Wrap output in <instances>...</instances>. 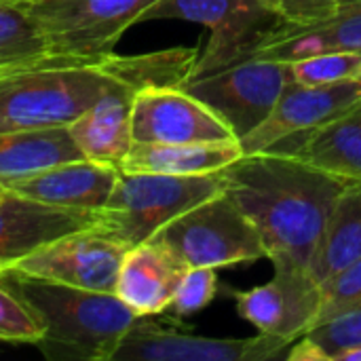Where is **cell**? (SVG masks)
I'll return each instance as SVG.
<instances>
[{"label": "cell", "instance_id": "24", "mask_svg": "<svg viewBox=\"0 0 361 361\" xmlns=\"http://www.w3.org/2000/svg\"><path fill=\"white\" fill-rule=\"evenodd\" d=\"M47 63L74 61L66 57H55L49 51L38 23L32 19L25 6L0 0V76Z\"/></svg>", "mask_w": 361, "mask_h": 361}, {"label": "cell", "instance_id": "19", "mask_svg": "<svg viewBox=\"0 0 361 361\" xmlns=\"http://www.w3.org/2000/svg\"><path fill=\"white\" fill-rule=\"evenodd\" d=\"M271 150L300 159L336 178L361 182V102L315 131Z\"/></svg>", "mask_w": 361, "mask_h": 361}, {"label": "cell", "instance_id": "21", "mask_svg": "<svg viewBox=\"0 0 361 361\" xmlns=\"http://www.w3.org/2000/svg\"><path fill=\"white\" fill-rule=\"evenodd\" d=\"M361 258V182H349L336 197L309 273L324 286Z\"/></svg>", "mask_w": 361, "mask_h": 361}, {"label": "cell", "instance_id": "11", "mask_svg": "<svg viewBox=\"0 0 361 361\" xmlns=\"http://www.w3.org/2000/svg\"><path fill=\"white\" fill-rule=\"evenodd\" d=\"M133 144L233 142V129L201 99L180 87L142 89L131 108Z\"/></svg>", "mask_w": 361, "mask_h": 361}, {"label": "cell", "instance_id": "15", "mask_svg": "<svg viewBox=\"0 0 361 361\" xmlns=\"http://www.w3.org/2000/svg\"><path fill=\"white\" fill-rule=\"evenodd\" d=\"M95 220L97 212L42 205L6 190L0 199V269L61 235L93 226Z\"/></svg>", "mask_w": 361, "mask_h": 361}, {"label": "cell", "instance_id": "30", "mask_svg": "<svg viewBox=\"0 0 361 361\" xmlns=\"http://www.w3.org/2000/svg\"><path fill=\"white\" fill-rule=\"evenodd\" d=\"M269 8L281 23L290 25H309L332 17L341 0H258Z\"/></svg>", "mask_w": 361, "mask_h": 361}, {"label": "cell", "instance_id": "9", "mask_svg": "<svg viewBox=\"0 0 361 361\" xmlns=\"http://www.w3.org/2000/svg\"><path fill=\"white\" fill-rule=\"evenodd\" d=\"M290 347L260 332L250 338H209L137 317L112 361H271L283 360Z\"/></svg>", "mask_w": 361, "mask_h": 361}, {"label": "cell", "instance_id": "32", "mask_svg": "<svg viewBox=\"0 0 361 361\" xmlns=\"http://www.w3.org/2000/svg\"><path fill=\"white\" fill-rule=\"evenodd\" d=\"M6 2H15V4H21V6H25V4H32V2H40V0H6Z\"/></svg>", "mask_w": 361, "mask_h": 361}, {"label": "cell", "instance_id": "26", "mask_svg": "<svg viewBox=\"0 0 361 361\" xmlns=\"http://www.w3.org/2000/svg\"><path fill=\"white\" fill-rule=\"evenodd\" d=\"M288 63L298 85H334L361 78V51H328Z\"/></svg>", "mask_w": 361, "mask_h": 361}, {"label": "cell", "instance_id": "27", "mask_svg": "<svg viewBox=\"0 0 361 361\" xmlns=\"http://www.w3.org/2000/svg\"><path fill=\"white\" fill-rule=\"evenodd\" d=\"M361 309V258L322 286V309L315 326Z\"/></svg>", "mask_w": 361, "mask_h": 361}, {"label": "cell", "instance_id": "7", "mask_svg": "<svg viewBox=\"0 0 361 361\" xmlns=\"http://www.w3.org/2000/svg\"><path fill=\"white\" fill-rule=\"evenodd\" d=\"M290 82L294 78L288 61L247 55L214 72L190 76L180 89L212 108L241 140L269 116Z\"/></svg>", "mask_w": 361, "mask_h": 361}, {"label": "cell", "instance_id": "14", "mask_svg": "<svg viewBox=\"0 0 361 361\" xmlns=\"http://www.w3.org/2000/svg\"><path fill=\"white\" fill-rule=\"evenodd\" d=\"M118 176L121 169L114 165L76 159L30 176L2 180L0 184L8 192L42 205L99 212L106 207Z\"/></svg>", "mask_w": 361, "mask_h": 361}, {"label": "cell", "instance_id": "22", "mask_svg": "<svg viewBox=\"0 0 361 361\" xmlns=\"http://www.w3.org/2000/svg\"><path fill=\"white\" fill-rule=\"evenodd\" d=\"M85 159L68 127L0 133V182Z\"/></svg>", "mask_w": 361, "mask_h": 361}, {"label": "cell", "instance_id": "2", "mask_svg": "<svg viewBox=\"0 0 361 361\" xmlns=\"http://www.w3.org/2000/svg\"><path fill=\"white\" fill-rule=\"evenodd\" d=\"M0 283L38 319L34 345L53 361H112L137 315L116 296L32 277L15 267L0 269Z\"/></svg>", "mask_w": 361, "mask_h": 361}, {"label": "cell", "instance_id": "23", "mask_svg": "<svg viewBox=\"0 0 361 361\" xmlns=\"http://www.w3.org/2000/svg\"><path fill=\"white\" fill-rule=\"evenodd\" d=\"M199 59V49L190 47H173L144 55H108L97 66L121 78L131 82L133 87L150 89V87H182Z\"/></svg>", "mask_w": 361, "mask_h": 361}, {"label": "cell", "instance_id": "12", "mask_svg": "<svg viewBox=\"0 0 361 361\" xmlns=\"http://www.w3.org/2000/svg\"><path fill=\"white\" fill-rule=\"evenodd\" d=\"M361 102V78L334 85L290 82L269 116L239 140L243 154L271 150L334 121Z\"/></svg>", "mask_w": 361, "mask_h": 361}, {"label": "cell", "instance_id": "33", "mask_svg": "<svg viewBox=\"0 0 361 361\" xmlns=\"http://www.w3.org/2000/svg\"><path fill=\"white\" fill-rule=\"evenodd\" d=\"M4 195H6V188H4V186H2V184H0V199H2V197H4Z\"/></svg>", "mask_w": 361, "mask_h": 361}, {"label": "cell", "instance_id": "17", "mask_svg": "<svg viewBox=\"0 0 361 361\" xmlns=\"http://www.w3.org/2000/svg\"><path fill=\"white\" fill-rule=\"evenodd\" d=\"M137 93V87L116 78V82L102 93L87 112L68 125L70 135L85 159L121 169L133 146L131 108Z\"/></svg>", "mask_w": 361, "mask_h": 361}, {"label": "cell", "instance_id": "16", "mask_svg": "<svg viewBox=\"0 0 361 361\" xmlns=\"http://www.w3.org/2000/svg\"><path fill=\"white\" fill-rule=\"evenodd\" d=\"M328 51H361V0H341L338 11L317 23L269 27L250 55L294 61Z\"/></svg>", "mask_w": 361, "mask_h": 361}, {"label": "cell", "instance_id": "5", "mask_svg": "<svg viewBox=\"0 0 361 361\" xmlns=\"http://www.w3.org/2000/svg\"><path fill=\"white\" fill-rule=\"evenodd\" d=\"M159 0H40L25 4L49 51L95 66L114 53L121 36Z\"/></svg>", "mask_w": 361, "mask_h": 361}, {"label": "cell", "instance_id": "10", "mask_svg": "<svg viewBox=\"0 0 361 361\" xmlns=\"http://www.w3.org/2000/svg\"><path fill=\"white\" fill-rule=\"evenodd\" d=\"M127 252L129 247L89 226L36 247L11 267L32 277L114 294Z\"/></svg>", "mask_w": 361, "mask_h": 361}, {"label": "cell", "instance_id": "4", "mask_svg": "<svg viewBox=\"0 0 361 361\" xmlns=\"http://www.w3.org/2000/svg\"><path fill=\"white\" fill-rule=\"evenodd\" d=\"M114 82L97 63H47L0 76V133L68 127Z\"/></svg>", "mask_w": 361, "mask_h": 361}, {"label": "cell", "instance_id": "18", "mask_svg": "<svg viewBox=\"0 0 361 361\" xmlns=\"http://www.w3.org/2000/svg\"><path fill=\"white\" fill-rule=\"evenodd\" d=\"M188 267L157 241L131 247L123 260L114 294L137 315H163Z\"/></svg>", "mask_w": 361, "mask_h": 361}, {"label": "cell", "instance_id": "29", "mask_svg": "<svg viewBox=\"0 0 361 361\" xmlns=\"http://www.w3.org/2000/svg\"><path fill=\"white\" fill-rule=\"evenodd\" d=\"M42 338L38 319L27 307L0 283V341L36 345Z\"/></svg>", "mask_w": 361, "mask_h": 361}, {"label": "cell", "instance_id": "13", "mask_svg": "<svg viewBox=\"0 0 361 361\" xmlns=\"http://www.w3.org/2000/svg\"><path fill=\"white\" fill-rule=\"evenodd\" d=\"M239 315L260 334L296 343L313 330L322 309V286L307 269H275L271 281L235 292Z\"/></svg>", "mask_w": 361, "mask_h": 361}, {"label": "cell", "instance_id": "3", "mask_svg": "<svg viewBox=\"0 0 361 361\" xmlns=\"http://www.w3.org/2000/svg\"><path fill=\"white\" fill-rule=\"evenodd\" d=\"M222 190V171L169 176L121 169L116 186L91 228L131 250L152 239L173 218Z\"/></svg>", "mask_w": 361, "mask_h": 361}, {"label": "cell", "instance_id": "20", "mask_svg": "<svg viewBox=\"0 0 361 361\" xmlns=\"http://www.w3.org/2000/svg\"><path fill=\"white\" fill-rule=\"evenodd\" d=\"M243 157L239 140L207 144H133L123 171H150L169 176L216 173Z\"/></svg>", "mask_w": 361, "mask_h": 361}, {"label": "cell", "instance_id": "31", "mask_svg": "<svg viewBox=\"0 0 361 361\" xmlns=\"http://www.w3.org/2000/svg\"><path fill=\"white\" fill-rule=\"evenodd\" d=\"M338 361H361V347L360 349H351L347 353H343Z\"/></svg>", "mask_w": 361, "mask_h": 361}, {"label": "cell", "instance_id": "8", "mask_svg": "<svg viewBox=\"0 0 361 361\" xmlns=\"http://www.w3.org/2000/svg\"><path fill=\"white\" fill-rule=\"evenodd\" d=\"M182 19L209 30V40L190 76L207 74L247 57L258 38L279 19L258 0H159L140 19Z\"/></svg>", "mask_w": 361, "mask_h": 361}, {"label": "cell", "instance_id": "6", "mask_svg": "<svg viewBox=\"0 0 361 361\" xmlns=\"http://www.w3.org/2000/svg\"><path fill=\"white\" fill-rule=\"evenodd\" d=\"M152 241L165 245L188 269H222L267 258L258 231L224 190L173 218Z\"/></svg>", "mask_w": 361, "mask_h": 361}, {"label": "cell", "instance_id": "28", "mask_svg": "<svg viewBox=\"0 0 361 361\" xmlns=\"http://www.w3.org/2000/svg\"><path fill=\"white\" fill-rule=\"evenodd\" d=\"M218 294V275L209 267H192L184 273L176 296L165 313L176 319L203 311Z\"/></svg>", "mask_w": 361, "mask_h": 361}, {"label": "cell", "instance_id": "25", "mask_svg": "<svg viewBox=\"0 0 361 361\" xmlns=\"http://www.w3.org/2000/svg\"><path fill=\"white\" fill-rule=\"evenodd\" d=\"M361 347V309L355 313L326 322L302 338H298L286 360L290 361H338L351 349Z\"/></svg>", "mask_w": 361, "mask_h": 361}, {"label": "cell", "instance_id": "1", "mask_svg": "<svg viewBox=\"0 0 361 361\" xmlns=\"http://www.w3.org/2000/svg\"><path fill=\"white\" fill-rule=\"evenodd\" d=\"M226 197L258 231L275 269H307L349 180L277 150L243 154L222 169Z\"/></svg>", "mask_w": 361, "mask_h": 361}]
</instances>
